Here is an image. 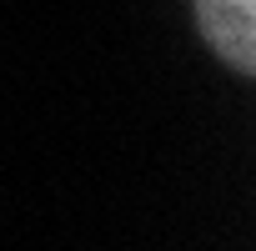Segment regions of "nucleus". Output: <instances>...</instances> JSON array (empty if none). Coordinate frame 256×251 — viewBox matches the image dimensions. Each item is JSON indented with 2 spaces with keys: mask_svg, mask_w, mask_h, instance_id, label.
<instances>
[{
  "mask_svg": "<svg viewBox=\"0 0 256 251\" xmlns=\"http://www.w3.org/2000/svg\"><path fill=\"white\" fill-rule=\"evenodd\" d=\"M196 26L231 70H256V0H196Z\"/></svg>",
  "mask_w": 256,
  "mask_h": 251,
  "instance_id": "f257e3e1",
  "label": "nucleus"
}]
</instances>
